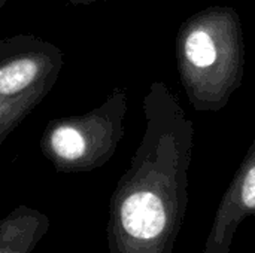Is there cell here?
Here are the masks:
<instances>
[{"mask_svg": "<svg viewBox=\"0 0 255 253\" xmlns=\"http://www.w3.org/2000/svg\"><path fill=\"white\" fill-rule=\"evenodd\" d=\"M145 131L109 204V253H172L188 206L194 125L175 92L152 82Z\"/></svg>", "mask_w": 255, "mask_h": 253, "instance_id": "cell-1", "label": "cell"}, {"mask_svg": "<svg viewBox=\"0 0 255 253\" xmlns=\"http://www.w3.org/2000/svg\"><path fill=\"white\" fill-rule=\"evenodd\" d=\"M179 78L196 110H221L241 86L245 64L239 13L211 6L190 16L176 36Z\"/></svg>", "mask_w": 255, "mask_h": 253, "instance_id": "cell-2", "label": "cell"}, {"mask_svg": "<svg viewBox=\"0 0 255 253\" xmlns=\"http://www.w3.org/2000/svg\"><path fill=\"white\" fill-rule=\"evenodd\" d=\"M127 94L117 88L85 115L52 119L40 139L43 157L58 173H82L103 167L124 136Z\"/></svg>", "mask_w": 255, "mask_h": 253, "instance_id": "cell-3", "label": "cell"}, {"mask_svg": "<svg viewBox=\"0 0 255 253\" xmlns=\"http://www.w3.org/2000/svg\"><path fill=\"white\" fill-rule=\"evenodd\" d=\"M63 67V52L48 40L18 34L0 40V143L48 95Z\"/></svg>", "mask_w": 255, "mask_h": 253, "instance_id": "cell-4", "label": "cell"}, {"mask_svg": "<svg viewBox=\"0 0 255 253\" xmlns=\"http://www.w3.org/2000/svg\"><path fill=\"white\" fill-rule=\"evenodd\" d=\"M255 216V139L215 213L203 253H230L236 230Z\"/></svg>", "mask_w": 255, "mask_h": 253, "instance_id": "cell-5", "label": "cell"}, {"mask_svg": "<svg viewBox=\"0 0 255 253\" xmlns=\"http://www.w3.org/2000/svg\"><path fill=\"white\" fill-rule=\"evenodd\" d=\"M49 225V218L42 212L18 206L0 221V253H31Z\"/></svg>", "mask_w": 255, "mask_h": 253, "instance_id": "cell-6", "label": "cell"}, {"mask_svg": "<svg viewBox=\"0 0 255 253\" xmlns=\"http://www.w3.org/2000/svg\"><path fill=\"white\" fill-rule=\"evenodd\" d=\"M75 3H93V1H99V0H70Z\"/></svg>", "mask_w": 255, "mask_h": 253, "instance_id": "cell-7", "label": "cell"}, {"mask_svg": "<svg viewBox=\"0 0 255 253\" xmlns=\"http://www.w3.org/2000/svg\"><path fill=\"white\" fill-rule=\"evenodd\" d=\"M6 1H7V0H0V6H3V4H4Z\"/></svg>", "mask_w": 255, "mask_h": 253, "instance_id": "cell-8", "label": "cell"}]
</instances>
